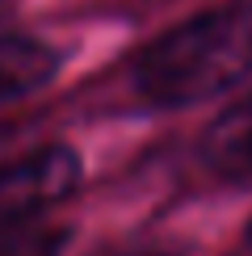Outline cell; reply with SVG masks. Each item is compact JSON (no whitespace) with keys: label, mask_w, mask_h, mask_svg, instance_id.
Returning <instances> with one entry per match:
<instances>
[{"label":"cell","mask_w":252,"mask_h":256,"mask_svg":"<svg viewBox=\"0 0 252 256\" xmlns=\"http://www.w3.org/2000/svg\"><path fill=\"white\" fill-rule=\"evenodd\" d=\"M76 185H80V156L59 143L4 164L0 168V236L34 227Z\"/></svg>","instance_id":"cell-2"},{"label":"cell","mask_w":252,"mask_h":256,"mask_svg":"<svg viewBox=\"0 0 252 256\" xmlns=\"http://www.w3.org/2000/svg\"><path fill=\"white\" fill-rule=\"evenodd\" d=\"M72 231L68 227H50V222H34V227H21L0 236V256H59L68 248Z\"/></svg>","instance_id":"cell-5"},{"label":"cell","mask_w":252,"mask_h":256,"mask_svg":"<svg viewBox=\"0 0 252 256\" xmlns=\"http://www.w3.org/2000/svg\"><path fill=\"white\" fill-rule=\"evenodd\" d=\"M59 63H63V55L50 42L0 34V105L26 97V92H38L59 72Z\"/></svg>","instance_id":"cell-4"},{"label":"cell","mask_w":252,"mask_h":256,"mask_svg":"<svg viewBox=\"0 0 252 256\" xmlns=\"http://www.w3.org/2000/svg\"><path fill=\"white\" fill-rule=\"evenodd\" d=\"M252 72V0H227L164 30L139 55V88L160 105L218 97Z\"/></svg>","instance_id":"cell-1"},{"label":"cell","mask_w":252,"mask_h":256,"mask_svg":"<svg viewBox=\"0 0 252 256\" xmlns=\"http://www.w3.org/2000/svg\"><path fill=\"white\" fill-rule=\"evenodd\" d=\"M248 244H252V227H248Z\"/></svg>","instance_id":"cell-6"},{"label":"cell","mask_w":252,"mask_h":256,"mask_svg":"<svg viewBox=\"0 0 252 256\" xmlns=\"http://www.w3.org/2000/svg\"><path fill=\"white\" fill-rule=\"evenodd\" d=\"M202 160L227 180H252V97L236 101L210 122L202 138Z\"/></svg>","instance_id":"cell-3"}]
</instances>
